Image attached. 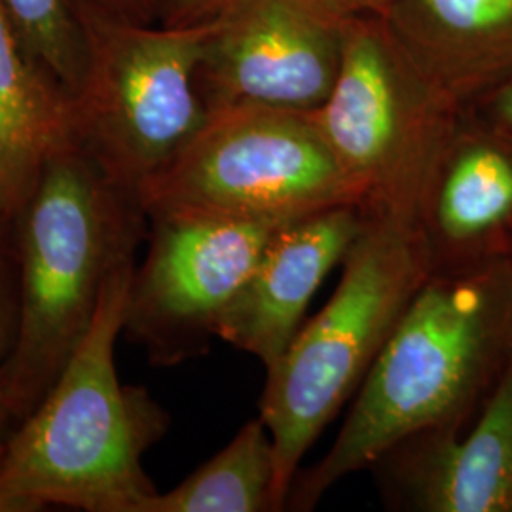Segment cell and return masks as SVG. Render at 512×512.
I'll list each match as a JSON object with an SVG mask.
<instances>
[{
  "label": "cell",
  "instance_id": "6da1fadb",
  "mask_svg": "<svg viewBox=\"0 0 512 512\" xmlns=\"http://www.w3.org/2000/svg\"><path fill=\"white\" fill-rule=\"evenodd\" d=\"M511 363L512 256L431 270L329 452L294 476L287 509L311 511L332 486L412 435L465 431Z\"/></svg>",
  "mask_w": 512,
  "mask_h": 512
},
{
  "label": "cell",
  "instance_id": "7a4b0ae2",
  "mask_svg": "<svg viewBox=\"0 0 512 512\" xmlns=\"http://www.w3.org/2000/svg\"><path fill=\"white\" fill-rule=\"evenodd\" d=\"M148 215L71 141L46 164L14 220L18 327L2 403L14 433L92 329L114 275L137 264Z\"/></svg>",
  "mask_w": 512,
  "mask_h": 512
},
{
  "label": "cell",
  "instance_id": "3957f363",
  "mask_svg": "<svg viewBox=\"0 0 512 512\" xmlns=\"http://www.w3.org/2000/svg\"><path fill=\"white\" fill-rule=\"evenodd\" d=\"M135 266L114 275L88 336L8 440L0 512H141L158 492L143 458L169 431V414L145 387L122 384L114 363Z\"/></svg>",
  "mask_w": 512,
  "mask_h": 512
},
{
  "label": "cell",
  "instance_id": "277c9868",
  "mask_svg": "<svg viewBox=\"0 0 512 512\" xmlns=\"http://www.w3.org/2000/svg\"><path fill=\"white\" fill-rule=\"evenodd\" d=\"M363 215L336 291L266 370L260 418L274 442L283 511L302 459L355 397L406 306L431 274L418 224L378 211Z\"/></svg>",
  "mask_w": 512,
  "mask_h": 512
},
{
  "label": "cell",
  "instance_id": "5b68a950",
  "mask_svg": "<svg viewBox=\"0 0 512 512\" xmlns=\"http://www.w3.org/2000/svg\"><path fill=\"white\" fill-rule=\"evenodd\" d=\"M73 6L86 44V69L71 97L74 143L141 196L209 116L196 74L211 21L156 27L116 18L90 0Z\"/></svg>",
  "mask_w": 512,
  "mask_h": 512
},
{
  "label": "cell",
  "instance_id": "8992f818",
  "mask_svg": "<svg viewBox=\"0 0 512 512\" xmlns=\"http://www.w3.org/2000/svg\"><path fill=\"white\" fill-rule=\"evenodd\" d=\"M147 215L289 222L361 196L306 112H211L179 156L141 188Z\"/></svg>",
  "mask_w": 512,
  "mask_h": 512
},
{
  "label": "cell",
  "instance_id": "52a82bcc",
  "mask_svg": "<svg viewBox=\"0 0 512 512\" xmlns=\"http://www.w3.org/2000/svg\"><path fill=\"white\" fill-rule=\"evenodd\" d=\"M461 110L412 65L384 18L357 14L338 80L311 116L357 188L361 209L418 224L423 194Z\"/></svg>",
  "mask_w": 512,
  "mask_h": 512
},
{
  "label": "cell",
  "instance_id": "ba28073f",
  "mask_svg": "<svg viewBox=\"0 0 512 512\" xmlns=\"http://www.w3.org/2000/svg\"><path fill=\"white\" fill-rule=\"evenodd\" d=\"M285 224L148 215L147 255L129 281L122 334L145 349L152 365L177 366L205 355L224 311Z\"/></svg>",
  "mask_w": 512,
  "mask_h": 512
},
{
  "label": "cell",
  "instance_id": "9c48e42d",
  "mask_svg": "<svg viewBox=\"0 0 512 512\" xmlns=\"http://www.w3.org/2000/svg\"><path fill=\"white\" fill-rule=\"evenodd\" d=\"M355 16L344 0H232L211 21L196 74L207 114L321 109L338 80Z\"/></svg>",
  "mask_w": 512,
  "mask_h": 512
},
{
  "label": "cell",
  "instance_id": "30bf717a",
  "mask_svg": "<svg viewBox=\"0 0 512 512\" xmlns=\"http://www.w3.org/2000/svg\"><path fill=\"white\" fill-rule=\"evenodd\" d=\"M370 471L391 511L512 512V363L465 431L412 435Z\"/></svg>",
  "mask_w": 512,
  "mask_h": 512
},
{
  "label": "cell",
  "instance_id": "8fae6325",
  "mask_svg": "<svg viewBox=\"0 0 512 512\" xmlns=\"http://www.w3.org/2000/svg\"><path fill=\"white\" fill-rule=\"evenodd\" d=\"M418 228L431 270L512 256V135L461 110L423 194Z\"/></svg>",
  "mask_w": 512,
  "mask_h": 512
},
{
  "label": "cell",
  "instance_id": "7c38bea8",
  "mask_svg": "<svg viewBox=\"0 0 512 512\" xmlns=\"http://www.w3.org/2000/svg\"><path fill=\"white\" fill-rule=\"evenodd\" d=\"M359 205L332 207L281 226L220 319L217 338L274 366L304 325L311 298L363 228Z\"/></svg>",
  "mask_w": 512,
  "mask_h": 512
},
{
  "label": "cell",
  "instance_id": "4fadbf2b",
  "mask_svg": "<svg viewBox=\"0 0 512 512\" xmlns=\"http://www.w3.org/2000/svg\"><path fill=\"white\" fill-rule=\"evenodd\" d=\"M389 35L459 109L512 74V0H391Z\"/></svg>",
  "mask_w": 512,
  "mask_h": 512
},
{
  "label": "cell",
  "instance_id": "5bb4252c",
  "mask_svg": "<svg viewBox=\"0 0 512 512\" xmlns=\"http://www.w3.org/2000/svg\"><path fill=\"white\" fill-rule=\"evenodd\" d=\"M73 141L71 101L0 2V230L12 228L46 164Z\"/></svg>",
  "mask_w": 512,
  "mask_h": 512
},
{
  "label": "cell",
  "instance_id": "9a60e30c",
  "mask_svg": "<svg viewBox=\"0 0 512 512\" xmlns=\"http://www.w3.org/2000/svg\"><path fill=\"white\" fill-rule=\"evenodd\" d=\"M274 511H283L274 442L260 416L179 486L150 495L141 507V512Z\"/></svg>",
  "mask_w": 512,
  "mask_h": 512
},
{
  "label": "cell",
  "instance_id": "2e32d148",
  "mask_svg": "<svg viewBox=\"0 0 512 512\" xmlns=\"http://www.w3.org/2000/svg\"><path fill=\"white\" fill-rule=\"evenodd\" d=\"M46 73L69 95L80 88L86 69V44L73 0H0Z\"/></svg>",
  "mask_w": 512,
  "mask_h": 512
},
{
  "label": "cell",
  "instance_id": "e0dca14e",
  "mask_svg": "<svg viewBox=\"0 0 512 512\" xmlns=\"http://www.w3.org/2000/svg\"><path fill=\"white\" fill-rule=\"evenodd\" d=\"M18 327V258L14 243V226L0 230V459L12 437L4 414L2 391L4 374L10 361Z\"/></svg>",
  "mask_w": 512,
  "mask_h": 512
},
{
  "label": "cell",
  "instance_id": "ac0fdd59",
  "mask_svg": "<svg viewBox=\"0 0 512 512\" xmlns=\"http://www.w3.org/2000/svg\"><path fill=\"white\" fill-rule=\"evenodd\" d=\"M465 109L473 110L495 128L512 135V74Z\"/></svg>",
  "mask_w": 512,
  "mask_h": 512
},
{
  "label": "cell",
  "instance_id": "d6986e66",
  "mask_svg": "<svg viewBox=\"0 0 512 512\" xmlns=\"http://www.w3.org/2000/svg\"><path fill=\"white\" fill-rule=\"evenodd\" d=\"M232 0H169L160 25L165 27H192L209 23Z\"/></svg>",
  "mask_w": 512,
  "mask_h": 512
},
{
  "label": "cell",
  "instance_id": "ffe728a7",
  "mask_svg": "<svg viewBox=\"0 0 512 512\" xmlns=\"http://www.w3.org/2000/svg\"><path fill=\"white\" fill-rule=\"evenodd\" d=\"M90 2L116 18L128 19L143 25H154L164 18L169 0H90Z\"/></svg>",
  "mask_w": 512,
  "mask_h": 512
},
{
  "label": "cell",
  "instance_id": "44dd1931",
  "mask_svg": "<svg viewBox=\"0 0 512 512\" xmlns=\"http://www.w3.org/2000/svg\"><path fill=\"white\" fill-rule=\"evenodd\" d=\"M349 8L357 14H370L384 18L391 6V0H344Z\"/></svg>",
  "mask_w": 512,
  "mask_h": 512
}]
</instances>
